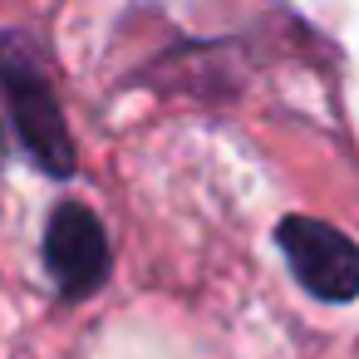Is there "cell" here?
<instances>
[{
	"instance_id": "cell-4",
	"label": "cell",
	"mask_w": 359,
	"mask_h": 359,
	"mask_svg": "<svg viewBox=\"0 0 359 359\" xmlns=\"http://www.w3.org/2000/svg\"><path fill=\"white\" fill-rule=\"evenodd\" d=\"M0 158H6V128H0Z\"/></svg>"
},
{
	"instance_id": "cell-1",
	"label": "cell",
	"mask_w": 359,
	"mask_h": 359,
	"mask_svg": "<svg viewBox=\"0 0 359 359\" xmlns=\"http://www.w3.org/2000/svg\"><path fill=\"white\" fill-rule=\"evenodd\" d=\"M0 94L11 104V118H15L30 158L50 177H69L74 172V143H69L60 99L50 89V74H45V65L25 35H0Z\"/></svg>"
},
{
	"instance_id": "cell-2",
	"label": "cell",
	"mask_w": 359,
	"mask_h": 359,
	"mask_svg": "<svg viewBox=\"0 0 359 359\" xmlns=\"http://www.w3.org/2000/svg\"><path fill=\"white\" fill-rule=\"evenodd\" d=\"M295 280L315 295V300H330V305H349L359 295V246L330 226V222H315V217H285L280 231H276Z\"/></svg>"
},
{
	"instance_id": "cell-3",
	"label": "cell",
	"mask_w": 359,
	"mask_h": 359,
	"mask_svg": "<svg viewBox=\"0 0 359 359\" xmlns=\"http://www.w3.org/2000/svg\"><path fill=\"white\" fill-rule=\"evenodd\" d=\"M45 266L65 295H89L109 276V236L104 222L84 202H60L45 226Z\"/></svg>"
}]
</instances>
